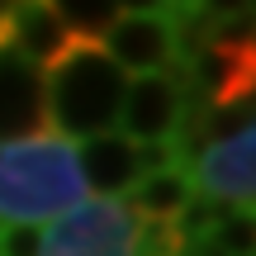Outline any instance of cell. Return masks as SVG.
<instances>
[{"mask_svg":"<svg viewBox=\"0 0 256 256\" xmlns=\"http://www.w3.org/2000/svg\"><path fill=\"white\" fill-rule=\"evenodd\" d=\"M138 214L124 200H81L43 228L38 256H133Z\"/></svg>","mask_w":256,"mask_h":256,"instance_id":"cell-3","label":"cell"},{"mask_svg":"<svg viewBox=\"0 0 256 256\" xmlns=\"http://www.w3.org/2000/svg\"><path fill=\"white\" fill-rule=\"evenodd\" d=\"M185 119V76L180 66L162 76H133L119 104V128L133 147H152V142H171V133H180Z\"/></svg>","mask_w":256,"mask_h":256,"instance_id":"cell-6","label":"cell"},{"mask_svg":"<svg viewBox=\"0 0 256 256\" xmlns=\"http://www.w3.org/2000/svg\"><path fill=\"white\" fill-rule=\"evenodd\" d=\"M124 204L138 214V218H147V223H176L194 204V180H190L185 166H171V171L142 176V180L124 194Z\"/></svg>","mask_w":256,"mask_h":256,"instance_id":"cell-10","label":"cell"},{"mask_svg":"<svg viewBox=\"0 0 256 256\" xmlns=\"http://www.w3.org/2000/svg\"><path fill=\"white\" fill-rule=\"evenodd\" d=\"M190 180L204 200L256 204V119L228 128V138H214L209 147H200Z\"/></svg>","mask_w":256,"mask_h":256,"instance_id":"cell-5","label":"cell"},{"mask_svg":"<svg viewBox=\"0 0 256 256\" xmlns=\"http://www.w3.org/2000/svg\"><path fill=\"white\" fill-rule=\"evenodd\" d=\"M52 133L48 128V81L24 52L0 43V147Z\"/></svg>","mask_w":256,"mask_h":256,"instance_id":"cell-7","label":"cell"},{"mask_svg":"<svg viewBox=\"0 0 256 256\" xmlns=\"http://www.w3.org/2000/svg\"><path fill=\"white\" fill-rule=\"evenodd\" d=\"M48 81V128L66 142H86L119 128V104L128 90V76L104 57L100 43L76 38V48L43 72Z\"/></svg>","mask_w":256,"mask_h":256,"instance_id":"cell-2","label":"cell"},{"mask_svg":"<svg viewBox=\"0 0 256 256\" xmlns=\"http://www.w3.org/2000/svg\"><path fill=\"white\" fill-rule=\"evenodd\" d=\"M10 48L24 52L38 72H52L76 48V34L57 14V5H14L10 10Z\"/></svg>","mask_w":256,"mask_h":256,"instance_id":"cell-9","label":"cell"},{"mask_svg":"<svg viewBox=\"0 0 256 256\" xmlns=\"http://www.w3.org/2000/svg\"><path fill=\"white\" fill-rule=\"evenodd\" d=\"M38 247H43V228H24V223L0 228V256H38Z\"/></svg>","mask_w":256,"mask_h":256,"instance_id":"cell-11","label":"cell"},{"mask_svg":"<svg viewBox=\"0 0 256 256\" xmlns=\"http://www.w3.org/2000/svg\"><path fill=\"white\" fill-rule=\"evenodd\" d=\"M86 200V180L76 166V142L57 133L0 147V228H38Z\"/></svg>","mask_w":256,"mask_h":256,"instance_id":"cell-1","label":"cell"},{"mask_svg":"<svg viewBox=\"0 0 256 256\" xmlns=\"http://www.w3.org/2000/svg\"><path fill=\"white\" fill-rule=\"evenodd\" d=\"M76 166H81L86 190H95L90 200H124L138 180H142V166H138V147L124 133H100L76 142Z\"/></svg>","mask_w":256,"mask_h":256,"instance_id":"cell-8","label":"cell"},{"mask_svg":"<svg viewBox=\"0 0 256 256\" xmlns=\"http://www.w3.org/2000/svg\"><path fill=\"white\" fill-rule=\"evenodd\" d=\"M104 57L133 81V76H162L171 66H180L176 52V5H156V10H128L114 19V28L100 38Z\"/></svg>","mask_w":256,"mask_h":256,"instance_id":"cell-4","label":"cell"}]
</instances>
